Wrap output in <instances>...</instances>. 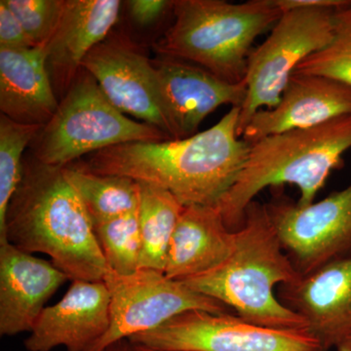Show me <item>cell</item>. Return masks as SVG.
<instances>
[{
    "mask_svg": "<svg viewBox=\"0 0 351 351\" xmlns=\"http://www.w3.org/2000/svg\"><path fill=\"white\" fill-rule=\"evenodd\" d=\"M336 348L338 351H351V336L341 341Z\"/></svg>",
    "mask_w": 351,
    "mask_h": 351,
    "instance_id": "4dcf8cb0",
    "label": "cell"
},
{
    "mask_svg": "<svg viewBox=\"0 0 351 351\" xmlns=\"http://www.w3.org/2000/svg\"><path fill=\"white\" fill-rule=\"evenodd\" d=\"M34 46L46 45L56 32L66 0H4Z\"/></svg>",
    "mask_w": 351,
    "mask_h": 351,
    "instance_id": "d4e9b609",
    "label": "cell"
},
{
    "mask_svg": "<svg viewBox=\"0 0 351 351\" xmlns=\"http://www.w3.org/2000/svg\"><path fill=\"white\" fill-rule=\"evenodd\" d=\"M36 47L32 43L24 27L15 14L6 5L4 0L0 1V48L23 49Z\"/></svg>",
    "mask_w": 351,
    "mask_h": 351,
    "instance_id": "484cf974",
    "label": "cell"
},
{
    "mask_svg": "<svg viewBox=\"0 0 351 351\" xmlns=\"http://www.w3.org/2000/svg\"><path fill=\"white\" fill-rule=\"evenodd\" d=\"M43 253L71 280L104 281L110 269L80 196L63 167L24 158L0 244Z\"/></svg>",
    "mask_w": 351,
    "mask_h": 351,
    "instance_id": "7a4b0ae2",
    "label": "cell"
},
{
    "mask_svg": "<svg viewBox=\"0 0 351 351\" xmlns=\"http://www.w3.org/2000/svg\"><path fill=\"white\" fill-rule=\"evenodd\" d=\"M172 12L174 22L154 44L156 52L230 83L244 82L253 43L283 13L274 0H176Z\"/></svg>",
    "mask_w": 351,
    "mask_h": 351,
    "instance_id": "5b68a950",
    "label": "cell"
},
{
    "mask_svg": "<svg viewBox=\"0 0 351 351\" xmlns=\"http://www.w3.org/2000/svg\"><path fill=\"white\" fill-rule=\"evenodd\" d=\"M43 46L0 48V110L25 125L44 126L59 107Z\"/></svg>",
    "mask_w": 351,
    "mask_h": 351,
    "instance_id": "ac0fdd59",
    "label": "cell"
},
{
    "mask_svg": "<svg viewBox=\"0 0 351 351\" xmlns=\"http://www.w3.org/2000/svg\"><path fill=\"white\" fill-rule=\"evenodd\" d=\"M282 12L300 8H339L345 5L348 0H274Z\"/></svg>",
    "mask_w": 351,
    "mask_h": 351,
    "instance_id": "83f0119b",
    "label": "cell"
},
{
    "mask_svg": "<svg viewBox=\"0 0 351 351\" xmlns=\"http://www.w3.org/2000/svg\"><path fill=\"white\" fill-rule=\"evenodd\" d=\"M235 232L234 249L225 262L181 282L252 324L307 331L306 321L276 295V286L295 282L302 276L284 251L267 205L250 203Z\"/></svg>",
    "mask_w": 351,
    "mask_h": 351,
    "instance_id": "3957f363",
    "label": "cell"
},
{
    "mask_svg": "<svg viewBox=\"0 0 351 351\" xmlns=\"http://www.w3.org/2000/svg\"><path fill=\"white\" fill-rule=\"evenodd\" d=\"M121 5L119 0H66L56 32L44 46L46 66L60 101L87 55L110 36Z\"/></svg>",
    "mask_w": 351,
    "mask_h": 351,
    "instance_id": "e0dca14e",
    "label": "cell"
},
{
    "mask_svg": "<svg viewBox=\"0 0 351 351\" xmlns=\"http://www.w3.org/2000/svg\"><path fill=\"white\" fill-rule=\"evenodd\" d=\"M167 140L169 137L156 127L134 121L119 112L93 76L82 69L29 147L39 162L64 167L114 145Z\"/></svg>",
    "mask_w": 351,
    "mask_h": 351,
    "instance_id": "8992f818",
    "label": "cell"
},
{
    "mask_svg": "<svg viewBox=\"0 0 351 351\" xmlns=\"http://www.w3.org/2000/svg\"><path fill=\"white\" fill-rule=\"evenodd\" d=\"M128 341L170 351H323L307 331L263 327L232 313L203 311L180 314Z\"/></svg>",
    "mask_w": 351,
    "mask_h": 351,
    "instance_id": "9c48e42d",
    "label": "cell"
},
{
    "mask_svg": "<svg viewBox=\"0 0 351 351\" xmlns=\"http://www.w3.org/2000/svg\"><path fill=\"white\" fill-rule=\"evenodd\" d=\"M130 351H170L157 350V348H149V346L140 345V343H133L130 341Z\"/></svg>",
    "mask_w": 351,
    "mask_h": 351,
    "instance_id": "f546056e",
    "label": "cell"
},
{
    "mask_svg": "<svg viewBox=\"0 0 351 351\" xmlns=\"http://www.w3.org/2000/svg\"><path fill=\"white\" fill-rule=\"evenodd\" d=\"M63 171L82 201L94 228L138 207L140 189L135 180L94 174L73 164L64 166Z\"/></svg>",
    "mask_w": 351,
    "mask_h": 351,
    "instance_id": "44dd1931",
    "label": "cell"
},
{
    "mask_svg": "<svg viewBox=\"0 0 351 351\" xmlns=\"http://www.w3.org/2000/svg\"><path fill=\"white\" fill-rule=\"evenodd\" d=\"M110 324V294L104 281L73 280L57 304L44 308L29 338L27 351H88Z\"/></svg>",
    "mask_w": 351,
    "mask_h": 351,
    "instance_id": "5bb4252c",
    "label": "cell"
},
{
    "mask_svg": "<svg viewBox=\"0 0 351 351\" xmlns=\"http://www.w3.org/2000/svg\"><path fill=\"white\" fill-rule=\"evenodd\" d=\"M267 207L284 251L302 276L351 257V182L307 206L280 199Z\"/></svg>",
    "mask_w": 351,
    "mask_h": 351,
    "instance_id": "30bf717a",
    "label": "cell"
},
{
    "mask_svg": "<svg viewBox=\"0 0 351 351\" xmlns=\"http://www.w3.org/2000/svg\"><path fill=\"white\" fill-rule=\"evenodd\" d=\"M104 351H130V341L128 339L117 341Z\"/></svg>",
    "mask_w": 351,
    "mask_h": 351,
    "instance_id": "f1b7e54d",
    "label": "cell"
},
{
    "mask_svg": "<svg viewBox=\"0 0 351 351\" xmlns=\"http://www.w3.org/2000/svg\"><path fill=\"white\" fill-rule=\"evenodd\" d=\"M351 114V88L314 75L294 73L281 100L272 108L258 110L241 138L249 145L284 132L322 125Z\"/></svg>",
    "mask_w": 351,
    "mask_h": 351,
    "instance_id": "9a60e30c",
    "label": "cell"
},
{
    "mask_svg": "<svg viewBox=\"0 0 351 351\" xmlns=\"http://www.w3.org/2000/svg\"><path fill=\"white\" fill-rule=\"evenodd\" d=\"M43 126L18 123L0 114V235L9 203L22 180L23 154Z\"/></svg>",
    "mask_w": 351,
    "mask_h": 351,
    "instance_id": "603a6c76",
    "label": "cell"
},
{
    "mask_svg": "<svg viewBox=\"0 0 351 351\" xmlns=\"http://www.w3.org/2000/svg\"><path fill=\"white\" fill-rule=\"evenodd\" d=\"M69 279L52 263L0 244V335L31 332L46 302Z\"/></svg>",
    "mask_w": 351,
    "mask_h": 351,
    "instance_id": "2e32d148",
    "label": "cell"
},
{
    "mask_svg": "<svg viewBox=\"0 0 351 351\" xmlns=\"http://www.w3.org/2000/svg\"><path fill=\"white\" fill-rule=\"evenodd\" d=\"M94 230L110 270L119 276H131L140 269L142 239L138 207L95 226Z\"/></svg>",
    "mask_w": 351,
    "mask_h": 351,
    "instance_id": "7402d4cb",
    "label": "cell"
},
{
    "mask_svg": "<svg viewBox=\"0 0 351 351\" xmlns=\"http://www.w3.org/2000/svg\"><path fill=\"white\" fill-rule=\"evenodd\" d=\"M337 8H300L285 11L270 34L252 51L245 83L247 95L240 107L241 137L252 117L276 107L295 69L332 40Z\"/></svg>",
    "mask_w": 351,
    "mask_h": 351,
    "instance_id": "52a82bcc",
    "label": "cell"
},
{
    "mask_svg": "<svg viewBox=\"0 0 351 351\" xmlns=\"http://www.w3.org/2000/svg\"><path fill=\"white\" fill-rule=\"evenodd\" d=\"M280 302L306 321L323 351L351 336V257L335 261L281 285Z\"/></svg>",
    "mask_w": 351,
    "mask_h": 351,
    "instance_id": "4fadbf2b",
    "label": "cell"
},
{
    "mask_svg": "<svg viewBox=\"0 0 351 351\" xmlns=\"http://www.w3.org/2000/svg\"><path fill=\"white\" fill-rule=\"evenodd\" d=\"M138 223L142 239L140 269H154L164 274L171 240L184 206L170 191L156 184L138 182Z\"/></svg>",
    "mask_w": 351,
    "mask_h": 351,
    "instance_id": "ffe728a7",
    "label": "cell"
},
{
    "mask_svg": "<svg viewBox=\"0 0 351 351\" xmlns=\"http://www.w3.org/2000/svg\"><path fill=\"white\" fill-rule=\"evenodd\" d=\"M101 91L119 112L151 124L171 138L164 117L156 69L130 38L110 34L83 61Z\"/></svg>",
    "mask_w": 351,
    "mask_h": 351,
    "instance_id": "8fae6325",
    "label": "cell"
},
{
    "mask_svg": "<svg viewBox=\"0 0 351 351\" xmlns=\"http://www.w3.org/2000/svg\"><path fill=\"white\" fill-rule=\"evenodd\" d=\"M152 61L172 140L197 134L203 120L221 106L243 105L245 82H225L197 64L177 58L159 55Z\"/></svg>",
    "mask_w": 351,
    "mask_h": 351,
    "instance_id": "7c38bea8",
    "label": "cell"
},
{
    "mask_svg": "<svg viewBox=\"0 0 351 351\" xmlns=\"http://www.w3.org/2000/svg\"><path fill=\"white\" fill-rule=\"evenodd\" d=\"M125 3L131 19L142 27L156 24L174 5V1L167 0H130Z\"/></svg>",
    "mask_w": 351,
    "mask_h": 351,
    "instance_id": "4316f807",
    "label": "cell"
},
{
    "mask_svg": "<svg viewBox=\"0 0 351 351\" xmlns=\"http://www.w3.org/2000/svg\"><path fill=\"white\" fill-rule=\"evenodd\" d=\"M237 232L228 230L218 205L184 207L171 240L165 276L184 281L210 271L230 257Z\"/></svg>",
    "mask_w": 351,
    "mask_h": 351,
    "instance_id": "d6986e66",
    "label": "cell"
},
{
    "mask_svg": "<svg viewBox=\"0 0 351 351\" xmlns=\"http://www.w3.org/2000/svg\"><path fill=\"white\" fill-rule=\"evenodd\" d=\"M350 149L351 114L251 145L241 174L218 203L226 226L232 232L239 230L247 207L269 186L293 184L301 193L297 204L311 205Z\"/></svg>",
    "mask_w": 351,
    "mask_h": 351,
    "instance_id": "277c9868",
    "label": "cell"
},
{
    "mask_svg": "<svg viewBox=\"0 0 351 351\" xmlns=\"http://www.w3.org/2000/svg\"><path fill=\"white\" fill-rule=\"evenodd\" d=\"M240 108L191 137L114 145L73 164L167 189L186 206L218 205L243 170L251 145L239 134ZM71 165V164H69Z\"/></svg>",
    "mask_w": 351,
    "mask_h": 351,
    "instance_id": "6da1fadb",
    "label": "cell"
},
{
    "mask_svg": "<svg viewBox=\"0 0 351 351\" xmlns=\"http://www.w3.org/2000/svg\"><path fill=\"white\" fill-rule=\"evenodd\" d=\"M295 73L331 78L351 88V1L339 7L332 40L307 58Z\"/></svg>",
    "mask_w": 351,
    "mask_h": 351,
    "instance_id": "cb8c5ba5",
    "label": "cell"
},
{
    "mask_svg": "<svg viewBox=\"0 0 351 351\" xmlns=\"http://www.w3.org/2000/svg\"><path fill=\"white\" fill-rule=\"evenodd\" d=\"M104 282L110 294V324L88 351H104L117 341L152 331L188 311L230 313L225 304L157 270L141 269L131 276H119L110 270Z\"/></svg>",
    "mask_w": 351,
    "mask_h": 351,
    "instance_id": "ba28073f",
    "label": "cell"
}]
</instances>
